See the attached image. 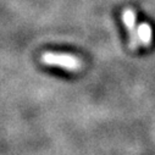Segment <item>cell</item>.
Returning a JSON list of instances; mask_svg holds the SVG:
<instances>
[{
  "mask_svg": "<svg viewBox=\"0 0 155 155\" xmlns=\"http://www.w3.org/2000/svg\"><path fill=\"white\" fill-rule=\"evenodd\" d=\"M42 62L48 66H58L66 68L68 71H77L82 67V61L71 54H60V53H51L48 51L43 54Z\"/></svg>",
  "mask_w": 155,
  "mask_h": 155,
  "instance_id": "6da1fadb",
  "label": "cell"
},
{
  "mask_svg": "<svg viewBox=\"0 0 155 155\" xmlns=\"http://www.w3.org/2000/svg\"><path fill=\"white\" fill-rule=\"evenodd\" d=\"M122 20H124V23L128 33L130 48L136 50L139 47V41H138V27H137V20H136L134 11L132 9H125L122 14Z\"/></svg>",
  "mask_w": 155,
  "mask_h": 155,
  "instance_id": "7a4b0ae2",
  "label": "cell"
},
{
  "mask_svg": "<svg viewBox=\"0 0 155 155\" xmlns=\"http://www.w3.org/2000/svg\"><path fill=\"white\" fill-rule=\"evenodd\" d=\"M151 39H153V31L149 23L143 22L138 26V41H139V45L148 48L151 44Z\"/></svg>",
  "mask_w": 155,
  "mask_h": 155,
  "instance_id": "3957f363",
  "label": "cell"
}]
</instances>
